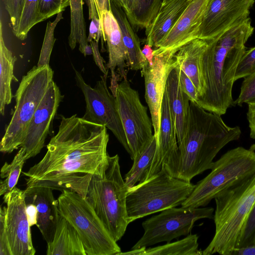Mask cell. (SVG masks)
Returning <instances> with one entry per match:
<instances>
[{
	"label": "cell",
	"mask_w": 255,
	"mask_h": 255,
	"mask_svg": "<svg viewBox=\"0 0 255 255\" xmlns=\"http://www.w3.org/2000/svg\"><path fill=\"white\" fill-rule=\"evenodd\" d=\"M101 23L104 41L107 44L109 60L106 67L111 71V79H127V50L120 27L112 10L103 12Z\"/></svg>",
	"instance_id": "cell-20"
},
{
	"label": "cell",
	"mask_w": 255,
	"mask_h": 255,
	"mask_svg": "<svg viewBox=\"0 0 255 255\" xmlns=\"http://www.w3.org/2000/svg\"><path fill=\"white\" fill-rule=\"evenodd\" d=\"M255 0H209L198 37L211 40L250 17Z\"/></svg>",
	"instance_id": "cell-13"
},
{
	"label": "cell",
	"mask_w": 255,
	"mask_h": 255,
	"mask_svg": "<svg viewBox=\"0 0 255 255\" xmlns=\"http://www.w3.org/2000/svg\"><path fill=\"white\" fill-rule=\"evenodd\" d=\"M255 243V204L248 219L236 248L254 245Z\"/></svg>",
	"instance_id": "cell-39"
},
{
	"label": "cell",
	"mask_w": 255,
	"mask_h": 255,
	"mask_svg": "<svg viewBox=\"0 0 255 255\" xmlns=\"http://www.w3.org/2000/svg\"><path fill=\"white\" fill-rule=\"evenodd\" d=\"M149 45L145 44L142 48V52L150 65L153 63L154 57L153 50Z\"/></svg>",
	"instance_id": "cell-47"
},
{
	"label": "cell",
	"mask_w": 255,
	"mask_h": 255,
	"mask_svg": "<svg viewBox=\"0 0 255 255\" xmlns=\"http://www.w3.org/2000/svg\"><path fill=\"white\" fill-rule=\"evenodd\" d=\"M230 255H255V245L235 248L231 253Z\"/></svg>",
	"instance_id": "cell-46"
},
{
	"label": "cell",
	"mask_w": 255,
	"mask_h": 255,
	"mask_svg": "<svg viewBox=\"0 0 255 255\" xmlns=\"http://www.w3.org/2000/svg\"><path fill=\"white\" fill-rule=\"evenodd\" d=\"M84 0H70V33L69 45L72 50L79 44V51L83 54L88 46L83 5Z\"/></svg>",
	"instance_id": "cell-29"
},
{
	"label": "cell",
	"mask_w": 255,
	"mask_h": 255,
	"mask_svg": "<svg viewBox=\"0 0 255 255\" xmlns=\"http://www.w3.org/2000/svg\"><path fill=\"white\" fill-rule=\"evenodd\" d=\"M27 160L24 152L20 149L12 161L5 163L0 170V195L11 191L17 183L24 163Z\"/></svg>",
	"instance_id": "cell-31"
},
{
	"label": "cell",
	"mask_w": 255,
	"mask_h": 255,
	"mask_svg": "<svg viewBox=\"0 0 255 255\" xmlns=\"http://www.w3.org/2000/svg\"><path fill=\"white\" fill-rule=\"evenodd\" d=\"M180 71V66L177 64L169 73L165 89L174 122L178 144L181 142L185 134L190 101L188 95L181 88L179 81Z\"/></svg>",
	"instance_id": "cell-21"
},
{
	"label": "cell",
	"mask_w": 255,
	"mask_h": 255,
	"mask_svg": "<svg viewBox=\"0 0 255 255\" xmlns=\"http://www.w3.org/2000/svg\"><path fill=\"white\" fill-rule=\"evenodd\" d=\"M99 15L100 21L104 11L112 10L110 0H94Z\"/></svg>",
	"instance_id": "cell-45"
},
{
	"label": "cell",
	"mask_w": 255,
	"mask_h": 255,
	"mask_svg": "<svg viewBox=\"0 0 255 255\" xmlns=\"http://www.w3.org/2000/svg\"><path fill=\"white\" fill-rule=\"evenodd\" d=\"M57 134L42 159L23 174L26 187L74 191L86 198L93 175L102 176L108 163L107 128L74 115H60Z\"/></svg>",
	"instance_id": "cell-1"
},
{
	"label": "cell",
	"mask_w": 255,
	"mask_h": 255,
	"mask_svg": "<svg viewBox=\"0 0 255 255\" xmlns=\"http://www.w3.org/2000/svg\"><path fill=\"white\" fill-rule=\"evenodd\" d=\"M115 98L127 138L128 153L133 160L153 136L152 121L138 92L130 86L127 79L119 84Z\"/></svg>",
	"instance_id": "cell-11"
},
{
	"label": "cell",
	"mask_w": 255,
	"mask_h": 255,
	"mask_svg": "<svg viewBox=\"0 0 255 255\" xmlns=\"http://www.w3.org/2000/svg\"><path fill=\"white\" fill-rule=\"evenodd\" d=\"M247 113V120L250 128V137L255 139V103H250Z\"/></svg>",
	"instance_id": "cell-43"
},
{
	"label": "cell",
	"mask_w": 255,
	"mask_h": 255,
	"mask_svg": "<svg viewBox=\"0 0 255 255\" xmlns=\"http://www.w3.org/2000/svg\"><path fill=\"white\" fill-rule=\"evenodd\" d=\"M195 185L175 178L162 169L128 189L127 211L129 223L152 214L181 205Z\"/></svg>",
	"instance_id": "cell-7"
},
{
	"label": "cell",
	"mask_w": 255,
	"mask_h": 255,
	"mask_svg": "<svg viewBox=\"0 0 255 255\" xmlns=\"http://www.w3.org/2000/svg\"><path fill=\"white\" fill-rule=\"evenodd\" d=\"M121 7L132 25L147 28L158 13L163 0H110Z\"/></svg>",
	"instance_id": "cell-26"
},
{
	"label": "cell",
	"mask_w": 255,
	"mask_h": 255,
	"mask_svg": "<svg viewBox=\"0 0 255 255\" xmlns=\"http://www.w3.org/2000/svg\"><path fill=\"white\" fill-rule=\"evenodd\" d=\"M47 255H86L80 238L74 227L59 215L52 241L47 244Z\"/></svg>",
	"instance_id": "cell-25"
},
{
	"label": "cell",
	"mask_w": 255,
	"mask_h": 255,
	"mask_svg": "<svg viewBox=\"0 0 255 255\" xmlns=\"http://www.w3.org/2000/svg\"><path fill=\"white\" fill-rule=\"evenodd\" d=\"M5 8L10 19L12 32L16 36L18 31L23 10L21 0H3Z\"/></svg>",
	"instance_id": "cell-38"
},
{
	"label": "cell",
	"mask_w": 255,
	"mask_h": 255,
	"mask_svg": "<svg viewBox=\"0 0 255 255\" xmlns=\"http://www.w3.org/2000/svg\"><path fill=\"white\" fill-rule=\"evenodd\" d=\"M63 97L59 87L52 80L28 125L20 146L27 160L37 155L44 147Z\"/></svg>",
	"instance_id": "cell-16"
},
{
	"label": "cell",
	"mask_w": 255,
	"mask_h": 255,
	"mask_svg": "<svg viewBox=\"0 0 255 255\" xmlns=\"http://www.w3.org/2000/svg\"><path fill=\"white\" fill-rule=\"evenodd\" d=\"M128 189L121 173L119 155L116 154L109 156L102 176L92 175L86 194V199L117 242L130 224L126 205Z\"/></svg>",
	"instance_id": "cell-5"
},
{
	"label": "cell",
	"mask_w": 255,
	"mask_h": 255,
	"mask_svg": "<svg viewBox=\"0 0 255 255\" xmlns=\"http://www.w3.org/2000/svg\"><path fill=\"white\" fill-rule=\"evenodd\" d=\"M52 189L44 186H32L24 190V200L34 204L37 209L36 226L47 244L54 238L58 218V201L53 196Z\"/></svg>",
	"instance_id": "cell-19"
},
{
	"label": "cell",
	"mask_w": 255,
	"mask_h": 255,
	"mask_svg": "<svg viewBox=\"0 0 255 255\" xmlns=\"http://www.w3.org/2000/svg\"><path fill=\"white\" fill-rule=\"evenodd\" d=\"M167 0H163L162 4H163V3H165V2H166Z\"/></svg>",
	"instance_id": "cell-49"
},
{
	"label": "cell",
	"mask_w": 255,
	"mask_h": 255,
	"mask_svg": "<svg viewBox=\"0 0 255 255\" xmlns=\"http://www.w3.org/2000/svg\"><path fill=\"white\" fill-rule=\"evenodd\" d=\"M15 56L6 46L2 36V23L0 22V113L4 116L5 106L12 98L11 83L17 81L13 75Z\"/></svg>",
	"instance_id": "cell-27"
},
{
	"label": "cell",
	"mask_w": 255,
	"mask_h": 255,
	"mask_svg": "<svg viewBox=\"0 0 255 255\" xmlns=\"http://www.w3.org/2000/svg\"><path fill=\"white\" fill-rule=\"evenodd\" d=\"M207 45V41L197 38L181 47L175 54L181 70L195 85L198 97L202 91L201 63Z\"/></svg>",
	"instance_id": "cell-23"
},
{
	"label": "cell",
	"mask_w": 255,
	"mask_h": 255,
	"mask_svg": "<svg viewBox=\"0 0 255 255\" xmlns=\"http://www.w3.org/2000/svg\"><path fill=\"white\" fill-rule=\"evenodd\" d=\"M6 204L5 226L12 255H34L30 226L27 219L24 190L15 187L3 195Z\"/></svg>",
	"instance_id": "cell-14"
},
{
	"label": "cell",
	"mask_w": 255,
	"mask_h": 255,
	"mask_svg": "<svg viewBox=\"0 0 255 255\" xmlns=\"http://www.w3.org/2000/svg\"><path fill=\"white\" fill-rule=\"evenodd\" d=\"M191 0H168L162 4L157 16L145 28L146 44L157 48L176 23Z\"/></svg>",
	"instance_id": "cell-22"
},
{
	"label": "cell",
	"mask_w": 255,
	"mask_h": 255,
	"mask_svg": "<svg viewBox=\"0 0 255 255\" xmlns=\"http://www.w3.org/2000/svg\"><path fill=\"white\" fill-rule=\"evenodd\" d=\"M198 236L190 234L184 239L145 250L143 255H201L198 249Z\"/></svg>",
	"instance_id": "cell-30"
},
{
	"label": "cell",
	"mask_w": 255,
	"mask_h": 255,
	"mask_svg": "<svg viewBox=\"0 0 255 255\" xmlns=\"http://www.w3.org/2000/svg\"><path fill=\"white\" fill-rule=\"evenodd\" d=\"M156 140L155 153L146 179L159 172L163 167L169 172L178 155V144L175 125L165 90L161 108L159 133Z\"/></svg>",
	"instance_id": "cell-18"
},
{
	"label": "cell",
	"mask_w": 255,
	"mask_h": 255,
	"mask_svg": "<svg viewBox=\"0 0 255 255\" xmlns=\"http://www.w3.org/2000/svg\"><path fill=\"white\" fill-rule=\"evenodd\" d=\"M179 81L182 91L189 97L190 101L197 103L198 92L191 79L181 70L179 73Z\"/></svg>",
	"instance_id": "cell-41"
},
{
	"label": "cell",
	"mask_w": 255,
	"mask_h": 255,
	"mask_svg": "<svg viewBox=\"0 0 255 255\" xmlns=\"http://www.w3.org/2000/svg\"><path fill=\"white\" fill-rule=\"evenodd\" d=\"M75 73L76 85L82 92L86 105L85 114L82 118L91 123L106 127L128 152V143L116 98L108 89V74L101 76V79L92 88L85 82L79 72L75 69Z\"/></svg>",
	"instance_id": "cell-12"
},
{
	"label": "cell",
	"mask_w": 255,
	"mask_h": 255,
	"mask_svg": "<svg viewBox=\"0 0 255 255\" xmlns=\"http://www.w3.org/2000/svg\"><path fill=\"white\" fill-rule=\"evenodd\" d=\"M63 11L57 14L53 21H49L46 25L43 42L37 66L38 67L49 65L50 55L56 39L54 37V30L58 23L63 18Z\"/></svg>",
	"instance_id": "cell-33"
},
{
	"label": "cell",
	"mask_w": 255,
	"mask_h": 255,
	"mask_svg": "<svg viewBox=\"0 0 255 255\" xmlns=\"http://www.w3.org/2000/svg\"><path fill=\"white\" fill-rule=\"evenodd\" d=\"M26 212L30 227L36 225L37 212L35 205L28 201H25Z\"/></svg>",
	"instance_id": "cell-44"
},
{
	"label": "cell",
	"mask_w": 255,
	"mask_h": 255,
	"mask_svg": "<svg viewBox=\"0 0 255 255\" xmlns=\"http://www.w3.org/2000/svg\"><path fill=\"white\" fill-rule=\"evenodd\" d=\"M209 0H191L153 54L169 51L176 53L183 46L198 38L203 14Z\"/></svg>",
	"instance_id": "cell-17"
},
{
	"label": "cell",
	"mask_w": 255,
	"mask_h": 255,
	"mask_svg": "<svg viewBox=\"0 0 255 255\" xmlns=\"http://www.w3.org/2000/svg\"><path fill=\"white\" fill-rule=\"evenodd\" d=\"M39 0H25L20 25L16 37L23 40L29 30L37 24L38 7Z\"/></svg>",
	"instance_id": "cell-32"
},
{
	"label": "cell",
	"mask_w": 255,
	"mask_h": 255,
	"mask_svg": "<svg viewBox=\"0 0 255 255\" xmlns=\"http://www.w3.org/2000/svg\"><path fill=\"white\" fill-rule=\"evenodd\" d=\"M70 5V0H39L37 23L45 20L60 12H63Z\"/></svg>",
	"instance_id": "cell-34"
},
{
	"label": "cell",
	"mask_w": 255,
	"mask_h": 255,
	"mask_svg": "<svg viewBox=\"0 0 255 255\" xmlns=\"http://www.w3.org/2000/svg\"><path fill=\"white\" fill-rule=\"evenodd\" d=\"M254 245H255V244H254Z\"/></svg>",
	"instance_id": "cell-50"
},
{
	"label": "cell",
	"mask_w": 255,
	"mask_h": 255,
	"mask_svg": "<svg viewBox=\"0 0 255 255\" xmlns=\"http://www.w3.org/2000/svg\"><path fill=\"white\" fill-rule=\"evenodd\" d=\"M111 5L112 11L120 27L127 50V66L132 70H140L148 62L142 52L139 39L124 10L112 2Z\"/></svg>",
	"instance_id": "cell-24"
},
{
	"label": "cell",
	"mask_w": 255,
	"mask_h": 255,
	"mask_svg": "<svg viewBox=\"0 0 255 255\" xmlns=\"http://www.w3.org/2000/svg\"><path fill=\"white\" fill-rule=\"evenodd\" d=\"M58 210L75 229L86 255H118L120 247L86 198L74 191L61 190Z\"/></svg>",
	"instance_id": "cell-9"
},
{
	"label": "cell",
	"mask_w": 255,
	"mask_h": 255,
	"mask_svg": "<svg viewBox=\"0 0 255 255\" xmlns=\"http://www.w3.org/2000/svg\"><path fill=\"white\" fill-rule=\"evenodd\" d=\"M214 236L203 255H230L237 248L255 204V174L225 191L215 199Z\"/></svg>",
	"instance_id": "cell-4"
},
{
	"label": "cell",
	"mask_w": 255,
	"mask_h": 255,
	"mask_svg": "<svg viewBox=\"0 0 255 255\" xmlns=\"http://www.w3.org/2000/svg\"><path fill=\"white\" fill-rule=\"evenodd\" d=\"M169 51L154 55L153 63L140 70L145 85V99L149 109L154 135L157 138L160 130L161 108L168 76L177 65L175 54Z\"/></svg>",
	"instance_id": "cell-15"
},
{
	"label": "cell",
	"mask_w": 255,
	"mask_h": 255,
	"mask_svg": "<svg viewBox=\"0 0 255 255\" xmlns=\"http://www.w3.org/2000/svg\"><path fill=\"white\" fill-rule=\"evenodd\" d=\"M25 0H21V3H22V5L23 8H24V3H25ZM22 12H23V11H22Z\"/></svg>",
	"instance_id": "cell-48"
},
{
	"label": "cell",
	"mask_w": 255,
	"mask_h": 255,
	"mask_svg": "<svg viewBox=\"0 0 255 255\" xmlns=\"http://www.w3.org/2000/svg\"><path fill=\"white\" fill-rule=\"evenodd\" d=\"M49 65L34 66L22 76L15 94L16 104L0 143V151L10 153L20 147L28 125L53 80Z\"/></svg>",
	"instance_id": "cell-8"
},
{
	"label": "cell",
	"mask_w": 255,
	"mask_h": 255,
	"mask_svg": "<svg viewBox=\"0 0 255 255\" xmlns=\"http://www.w3.org/2000/svg\"><path fill=\"white\" fill-rule=\"evenodd\" d=\"M214 209L211 207H172L161 211L143 222L144 233L132 250L155 245L191 233L194 223L202 219H213Z\"/></svg>",
	"instance_id": "cell-10"
},
{
	"label": "cell",
	"mask_w": 255,
	"mask_h": 255,
	"mask_svg": "<svg viewBox=\"0 0 255 255\" xmlns=\"http://www.w3.org/2000/svg\"><path fill=\"white\" fill-rule=\"evenodd\" d=\"M156 148V140L153 136L140 153L133 160L131 168L125 175L124 180L128 189L146 179L151 166Z\"/></svg>",
	"instance_id": "cell-28"
},
{
	"label": "cell",
	"mask_w": 255,
	"mask_h": 255,
	"mask_svg": "<svg viewBox=\"0 0 255 255\" xmlns=\"http://www.w3.org/2000/svg\"><path fill=\"white\" fill-rule=\"evenodd\" d=\"M89 43L91 45L93 49V55L96 65L99 67V69L104 74H108V69L104 66V60L101 56L99 50V42L92 40Z\"/></svg>",
	"instance_id": "cell-42"
},
{
	"label": "cell",
	"mask_w": 255,
	"mask_h": 255,
	"mask_svg": "<svg viewBox=\"0 0 255 255\" xmlns=\"http://www.w3.org/2000/svg\"><path fill=\"white\" fill-rule=\"evenodd\" d=\"M211 170L195 185L181 207H204L225 191L255 175V144L248 149L239 146L228 150L214 162Z\"/></svg>",
	"instance_id": "cell-6"
},
{
	"label": "cell",
	"mask_w": 255,
	"mask_h": 255,
	"mask_svg": "<svg viewBox=\"0 0 255 255\" xmlns=\"http://www.w3.org/2000/svg\"><path fill=\"white\" fill-rule=\"evenodd\" d=\"M221 116L190 101L186 130L178 144L176 160L168 172L170 175L190 182L212 168L213 159L222 148L240 138V128L228 126Z\"/></svg>",
	"instance_id": "cell-3"
},
{
	"label": "cell",
	"mask_w": 255,
	"mask_h": 255,
	"mask_svg": "<svg viewBox=\"0 0 255 255\" xmlns=\"http://www.w3.org/2000/svg\"><path fill=\"white\" fill-rule=\"evenodd\" d=\"M244 79L239 96L234 101L235 106L255 103V72Z\"/></svg>",
	"instance_id": "cell-37"
},
{
	"label": "cell",
	"mask_w": 255,
	"mask_h": 255,
	"mask_svg": "<svg viewBox=\"0 0 255 255\" xmlns=\"http://www.w3.org/2000/svg\"><path fill=\"white\" fill-rule=\"evenodd\" d=\"M254 27L250 17L209 41L201 63L202 91L197 104L222 116L235 106L232 88L238 65Z\"/></svg>",
	"instance_id": "cell-2"
},
{
	"label": "cell",
	"mask_w": 255,
	"mask_h": 255,
	"mask_svg": "<svg viewBox=\"0 0 255 255\" xmlns=\"http://www.w3.org/2000/svg\"><path fill=\"white\" fill-rule=\"evenodd\" d=\"M5 213L6 206L1 207L0 210V255H12L5 230Z\"/></svg>",
	"instance_id": "cell-40"
},
{
	"label": "cell",
	"mask_w": 255,
	"mask_h": 255,
	"mask_svg": "<svg viewBox=\"0 0 255 255\" xmlns=\"http://www.w3.org/2000/svg\"><path fill=\"white\" fill-rule=\"evenodd\" d=\"M255 72V47L247 49L242 56L236 70L235 82Z\"/></svg>",
	"instance_id": "cell-36"
},
{
	"label": "cell",
	"mask_w": 255,
	"mask_h": 255,
	"mask_svg": "<svg viewBox=\"0 0 255 255\" xmlns=\"http://www.w3.org/2000/svg\"><path fill=\"white\" fill-rule=\"evenodd\" d=\"M89 10V19L91 20L88 41L92 40L99 42L100 38L104 40L101 23L94 0H84Z\"/></svg>",
	"instance_id": "cell-35"
}]
</instances>
